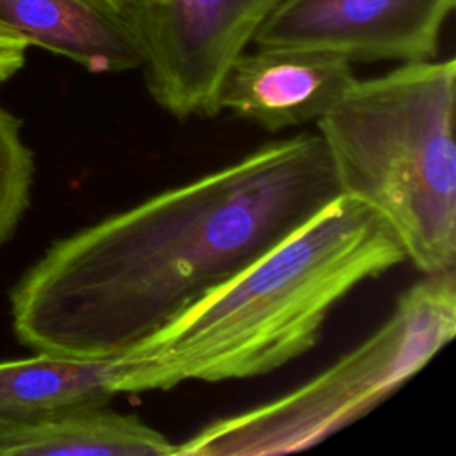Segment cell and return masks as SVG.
Returning <instances> with one entry per match:
<instances>
[{"instance_id":"8","label":"cell","mask_w":456,"mask_h":456,"mask_svg":"<svg viewBox=\"0 0 456 456\" xmlns=\"http://www.w3.org/2000/svg\"><path fill=\"white\" fill-rule=\"evenodd\" d=\"M0 27L91 73L142 68L130 12L118 0H0Z\"/></svg>"},{"instance_id":"13","label":"cell","mask_w":456,"mask_h":456,"mask_svg":"<svg viewBox=\"0 0 456 456\" xmlns=\"http://www.w3.org/2000/svg\"><path fill=\"white\" fill-rule=\"evenodd\" d=\"M128 12H130V16H132V12L135 11V9H139V7H144V5H148V4H151V2H155V0H118Z\"/></svg>"},{"instance_id":"3","label":"cell","mask_w":456,"mask_h":456,"mask_svg":"<svg viewBox=\"0 0 456 456\" xmlns=\"http://www.w3.org/2000/svg\"><path fill=\"white\" fill-rule=\"evenodd\" d=\"M456 61L354 78L317 119L340 194L376 210L424 274L456 265Z\"/></svg>"},{"instance_id":"6","label":"cell","mask_w":456,"mask_h":456,"mask_svg":"<svg viewBox=\"0 0 456 456\" xmlns=\"http://www.w3.org/2000/svg\"><path fill=\"white\" fill-rule=\"evenodd\" d=\"M452 7L454 0H278L251 43L322 50L351 62L428 61Z\"/></svg>"},{"instance_id":"4","label":"cell","mask_w":456,"mask_h":456,"mask_svg":"<svg viewBox=\"0 0 456 456\" xmlns=\"http://www.w3.org/2000/svg\"><path fill=\"white\" fill-rule=\"evenodd\" d=\"M456 333L454 271L426 274L358 347L301 387L217 419L175 456H278L317 445L383 403Z\"/></svg>"},{"instance_id":"11","label":"cell","mask_w":456,"mask_h":456,"mask_svg":"<svg viewBox=\"0 0 456 456\" xmlns=\"http://www.w3.org/2000/svg\"><path fill=\"white\" fill-rule=\"evenodd\" d=\"M21 119L0 107V246L23 217L36 171L34 153L21 137Z\"/></svg>"},{"instance_id":"1","label":"cell","mask_w":456,"mask_h":456,"mask_svg":"<svg viewBox=\"0 0 456 456\" xmlns=\"http://www.w3.org/2000/svg\"><path fill=\"white\" fill-rule=\"evenodd\" d=\"M340 196L317 134L265 142L55 240L11 290L20 344L121 356Z\"/></svg>"},{"instance_id":"10","label":"cell","mask_w":456,"mask_h":456,"mask_svg":"<svg viewBox=\"0 0 456 456\" xmlns=\"http://www.w3.org/2000/svg\"><path fill=\"white\" fill-rule=\"evenodd\" d=\"M166 435L107 404L0 429V456H175Z\"/></svg>"},{"instance_id":"5","label":"cell","mask_w":456,"mask_h":456,"mask_svg":"<svg viewBox=\"0 0 456 456\" xmlns=\"http://www.w3.org/2000/svg\"><path fill=\"white\" fill-rule=\"evenodd\" d=\"M278 0H155L132 12L146 86L167 114H219V89L233 59Z\"/></svg>"},{"instance_id":"2","label":"cell","mask_w":456,"mask_h":456,"mask_svg":"<svg viewBox=\"0 0 456 456\" xmlns=\"http://www.w3.org/2000/svg\"><path fill=\"white\" fill-rule=\"evenodd\" d=\"M406 260L387 221L340 194L123 356L121 392L262 376L310 351L330 312Z\"/></svg>"},{"instance_id":"7","label":"cell","mask_w":456,"mask_h":456,"mask_svg":"<svg viewBox=\"0 0 456 456\" xmlns=\"http://www.w3.org/2000/svg\"><path fill=\"white\" fill-rule=\"evenodd\" d=\"M353 62L338 53L256 46L239 53L219 89V110L278 132L321 119L354 82Z\"/></svg>"},{"instance_id":"9","label":"cell","mask_w":456,"mask_h":456,"mask_svg":"<svg viewBox=\"0 0 456 456\" xmlns=\"http://www.w3.org/2000/svg\"><path fill=\"white\" fill-rule=\"evenodd\" d=\"M126 358H75L50 353L0 362V429L37 424L103 406L121 394Z\"/></svg>"},{"instance_id":"12","label":"cell","mask_w":456,"mask_h":456,"mask_svg":"<svg viewBox=\"0 0 456 456\" xmlns=\"http://www.w3.org/2000/svg\"><path fill=\"white\" fill-rule=\"evenodd\" d=\"M28 43L0 27V86L11 80L25 64Z\"/></svg>"}]
</instances>
